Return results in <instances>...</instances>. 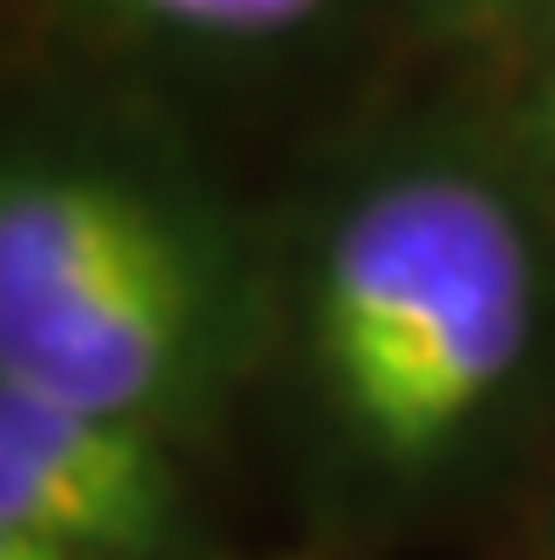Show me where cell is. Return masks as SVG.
Listing matches in <instances>:
<instances>
[{
    "mask_svg": "<svg viewBox=\"0 0 555 560\" xmlns=\"http://www.w3.org/2000/svg\"><path fill=\"white\" fill-rule=\"evenodd\" d=\"M539 142H544V153H555V125H544V130H539Z\"/></svg>",
    "mask_w": 555,
    "mask_h": 560,
    "instance_id": "8",
    "label": "cell"
},
{
    "mask_svg": "<svg viewBox=\"0 0 555 560\" xmlns=\"http://www.w3.org/2000/svg\"><path fill=\"white\" fill-rule=\"evenodd\" d=\"M0 560H103V555L74 549V544H62V538H46V533H35V526L0 521Z\"/></svg>",
    "mask_w": 555,
    "mask_h": 560,
    "instance_id": "5",
    "label": "cell"
},
{
    "mask_svg": "<svg viewBox=\"0 0 555 560\" xmlns=\"http://www.w3.org/2000/svg\"><path fill=\"white\" fill-rule=\"evenodd\" d=\"M544 560H555V510H550V533H544Z\"/></svg>",
    "mask_w": 555,
    "mask_h": 560,
    "instance_id": "7",
    "label": "cell"
},
{
    "mask_svg": "<svg viewBox=\"0 0 555 560\" xmlns=\"http://www.w3.org/2000/svg\"><path fill=\"white\" fill-rule=\"evenodd\" d=\"M0 521L103 560H159L182 521L159 424L0 380Z\"/></svg>",
    "mask_w": 555,
    "mask_h": 560,
    "instance_id": "3",
    "label": "cell"
},
{
    "mask_svg": "<svg viewBox=\"0 0 555 560\" xmlns=\"http://www.w3.org/2000/svg\"><path fill=\"white\" fill-rule=\"evenodd\" d=\"M533 340V255L487 182L414 171L369 192L317 267L329 413L385 481H431L499 408Z\"/></svg>",
    "mask_w": 555,
    "mask_h": 560,
    "instance_id": "1",
    "label": "cell"
},
{
    "mask_svg": "<svg viewBox=\"0 0 555 560\" xmlns=\"http://www.w3.org/2000/svg\"><path fill=\"white\" fill-rule=\"evenodd\" d=\"M544 125H555V74L544 80V91H539V103H533V130H544Z\"/></svg>",
    "mask_w": 555,
    "mask_h": 560,
    "instance_id": "6",
    "label": "cell"
},
{
    "mask_svg": "<svg viewBox=\"0 0 555 560\" xmlns=\"http://www.w3.org/2000/svg\"><path fill=\"white\" fill-rule=\"evenodd\" d=\"M130 7L182 28H210V35H278L307 23L323 0H130Z\"/></svg>",
    "mask_w": 555,
    "mask_h": 560,
    "instance_id": "4",
    "label": "cell"
},
{
    "mask_svg": "<svg viewBox=\"0 0 555 560\" xmlns=\"http://www.w3.org/2000/svg\"><path fill=\"white\" fill-rule=\"evenodd\" d=\"M193 328L199 289L187 249L142 192L103 176L7 182L0 380L153 419L193 362Z\"/></svg>",
    "mask_w": 555,
    "mask_h": 560,
    "instance_id": "2",
    "label": "cell"
}]
</instances>
